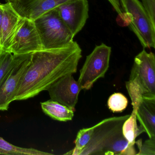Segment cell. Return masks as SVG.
I'll use <instances>...</instances> for the list:
<instances>
[{"mask_svg":"<svg viewBox=\"0 0 155 155\" xmlns=\"http://www.w3.org/2000/svg\"><path fill=\"white\" fill-rule=\"evenodd\" d=\"M41 41L42 50L63 48L73 41V37L61 18L57 8L33 21Z\"/></svg>","mask_w":155,"mask_h":155,"instance_id":"cell-4","label":"cell"},{"mask_svg":"<svg viewBox=\"0 0 155 155\" xmlns=\"http://www.w3.org/2000/svg\"><path fill=\"white\" fill-rule=\"evenodd\" d=\"M109 2L112 7L114 8L117 13L119 15L120 18H121L123 15V12L121 10V6H120V0H108Z\"/></svg>","mask_w":155,"mask_h":155,"instance_id":"cell-22","label":"cell"},{"mask_svg":"<svg viewBox=\"0 0 155 155\" xmlns=\"http://www.w3.org/2000/svg\"><path fill=\"white\" fill-rule=\"evenodd\" d=\"M56 8L74 37L82 30L88 18L87 0H69Z\"/></svg>","mask_w":155,"mask_h":155,"instance_id":"cell-9","label":"cell"},{"mask_svg":"<svg viewBox=\"0 0 155 155\" xmlns=\"http://www.w3.org/2000/svg\"><path fill=\"white\" fill-rule=\"evenodd\" d=\"M41 50V41L34 21L21 18L8 51L21 55Z\"/></svg>","mask_w":155,"mask_h":155,"instance_id":"cell-7","label":"cell"},{"mask_svg":"<svg viewBox=\"0 0 155 155\" xmlns=\"http://www.w3.org/2000/svg\"><path fill=\"white\" fill-rule=\"evenodd\" d=\"M139 127L149 137H155V98H142L136 113Z\"/></svg>","mask_w":155,"mask_h":155,"instance_id":"cell-13","label":"cell"},{"mask_svg":"<svg viewBox=\"0 0 155 155\" xmlns=\"http://www.w3.org/2000/svg\"><path fill=\"white\" fill-rule=\"evenodd\" d=\"M128 100L120 93H114L109 98L107 106L113 112H121L127 108Z\"/></svg>","mask_w":155,"mask_h":155,"instance_id":"cell-19","label":"cell"},{"mask_svg":"<svg viewBox=\"0 0 155 155\" xmlns=\"http://www.w3.org/2000/svg\"><path fill=\"white\" fill-rule=\"evenodd\" d=\"M122 131L124 137L131 146H134L137 137L143 133L142 130L137 126L136 114L133 111L123 123Z\"/></svg>","mask_w":155,"mask_h":155,"instance_id":"cell-17","label":"cell"},{"mask_svg":"<svg viewBox=\"0 0 155 155\" xmlns=\"http://www.w3.org/2000/svg\"><path fill=\"white\" fill-rule=\"evenodd\" d=\"M81 48L72 41L63 48L31 53L29 66L20 83L14 101L34 97L60 78L76 73L82 57Z\"/></svg>","mask_w":155,"mask_h":155,"instance_id":"cell-1","label":"cell"},{"mask_svg":"<svg viewBox=\"0 0 155 155\" xmlns=\"http://www.w3.org/2000/svg\"><path fill=\"white\" fill-rule=\"evenodd\" d=\"M111 52V48L102 43L87 56L78 81L82 90L91 89L99 79L104 78L109 67Z\"/></svg>","mask_w":155,"mask_h":155,"instance_id":"cell-6","label":"cell"},{"mask_svg":"<svg viewBox=\"0 0 155 155\" xmlns=\"http://www.w3.org/2000/svg\"><path fill=\"white\" fill-rule=\"evenodd\" d=\"M30 54L14 55L9 51H2L0 52V82L14 66Z\"/></svg>","mask_w":155,"mask_h":155,"instance_id":"cell-16","label":"cell"},{"mask_svg":"<svg viewBox=\"0 0 155 155\" xmlns=\"http://www.w3.org/2000/svg\"><path fill=\"white\" fill-rule=\"evenodd\" d=\"M43 112L55 120L67 121L72 119L74 111L58 101L51 99L41 103Z\"/></svg>","mask_w":155,"mask_h":155,"instance_id":"cell-14","label":"cell"},{"mask_svg":"<svg viewBox=\"0 0 155 155\" xmlns=\"http://www.w3.org/2000/svg\"><path fill=\"white\" fill-rule=\"evenodd\" d=\"M31 53L14 66L0 82V110H7L31 62Z\"/></svg>","mask_w":155,"mask_h":155,"instance_id":"cell-8","label":"cell"},{"mask_svg":"<svg viewBox=\"0 0 155 155\" xmlns=\"http://www.w3.org/2000/svg\"><path fill=\"white\" fill-rule=\"evenodd\" d=\"M3 8L0 45L2 50L8 51L22 18L13 8L10 2L3 4Z\"/></svg>","mask_w":155,"mask_h":155,"instance_id":"cell-12","label":"cell"},{"mask_svg":"<svg viewBox=\"0 0 155 155\" xmlns=\"http://www.w3.org/2000/svg\"><path fill=\"white\" fill-rule=\"evenodd\" d=\"M6 1L7 2H11L12 0H6Z\"/></svg>","mask_w":155,"mask_h":155,"instance_id":"cell-24","label":"cell"},{"mask_svg":"<svg viewBox=\"0 0 155 155\" xmlns=\"http://www.w3.org/2000/svg\"><path fill=\"white\" fill-rule=\"evenodd\" d=\"M2 49L1 47V46H0V52L2 51Z\"/></svg>","mask_w":155,"mask_h":155,"instance_id":"cell-25","label":"cell"},{"mask_svg":"<svg viewBox=\"0 0 155 155\" xmlns=\"http://www.w3.org/2000/svg\"><path fill=\"white\" fill-rule=\"evenodd\" d=\"M3 4L0 3V42H1V25L3 18ZM1 46V45H0Z\"/></svg>","mask_w":155,"mask_h":155,"instance_id":"cell-23","label":"cell"},{"mask_svg":"<svg viewBox=\"0 0 155 155\" xmlns=\"http://www.w3.org/2000/svg\"><path fill=\"white\" fill-rule=\"evenodd\" d=\"M92 127L80 130L78 132L75 140V147L73 150L69 151L65 155H78L80 154L82 150L89 142L93 133Z\"/></svg>","mask_w":155,"mask_h":155,"instance_id":"cell-18","label":"cell"},{"mask_svg":"<svg viewBox=\"0 0 155 155\" xmlns=\"http://www.w3.org/2000/svg\"><path fill=\"white\" fill-rule=\"evenodd\" d=\"M142 2L151 22L155 25V0H142Z\"/></svg>","mask_w":155,"mask_h":155,"instance_id":"cell-21","label":"cell"},{"mask_svg":"<svg viewBox=\"0 0 155 155\" xmlns=\"http://www.w3.org/2000/svg\"><path fill=\"white\" fill-rule=\"evenodd\" d=\"M135 143H137L139 149V152L136 155H155V137L149 138L143 144L141 139L136 141Z\"/></svg>","mask_w":155,"mask_h":155,"instance_id":"cell-20","label":"cell"},{"mask_svg":"<svg viewBox=\"0 0 155 155\" xmlns=\"http://www.w3.org/2000/svg\"><path fill=\"white\" fill-rule=\"evenodd\" d=\"M124 12L120 19L136 34L144 48H155V25L139 0H120Z\"/></svg>","mask_w":155,"mask_h":155,"instance_id":"cell-5","label":"cell"},{"mask_svg":"<svg viewBox=\"0 0 155 155\" xmlns=\"http://www.w3.org/2000/svg\"><path fill=\"white\" fill-rule=\"evenodd\" d=\"M69 0H12V6L22 18L34 21Z\"/></svg>","mask_w":155,"mask_h":155,"instance_id":"cell-11","label":"cell"},{"mask_svg":"<svg viewBox=\"0 0 155 155\" xmlns=\"http://www.w3.org/2000/svg\"><path fill=\"white\" fill-rule=\"evenodd\" d=\"M130 116L108 118L92 127L91 138L80 155H136L134 146L129 144L122 131L123 123Z\"/></svg>","mask_w":155,"mask_h":155,"instance_id":"cell-2","label":"cell"},{"mask_svg":"<svg viewBox=\"0 0 155 155\" xmlns=\"http://www.w3.org/2000/svg\"><path fill=\"white\" fill-rule=\"evenodd\" d=\"M126 87L131 99L133 112L137 110L142 98H155V56L145 50L134 59L129 80Z\"/></svg>","mask_w":155,"mask_h":155,"instance_id":"cell-3","label":"cell"},{"mask_svg":"<svg viewBox=\"0 0 155 155\" xmlns=\"http://www.w3.org/2000/svg\"><path fill=\"white\" fill-rule=\"evenodd\" d=\"M50 155L52 154L36 149L21 147L10 143L0 137V155Z\"/></svg>","mask_w":155,"mask_h":155,"instance_id":"cell-15","label":"cell"},{"mask_svg":"<svg viewBox=\"0 0 155 155\" xmlns=\"http://www.w3.org/2000/svg\"><path fill=\"white\" fill-rule=\"evenodd\" d=\"M82 90L72 74H67L60 78L47 90L51 99L58 101L75 111L79 94Z\"/></svg>","mask_w":155,"mask_h":155,"instance_id":"cell-10","label":"cell"}]
</instances>
